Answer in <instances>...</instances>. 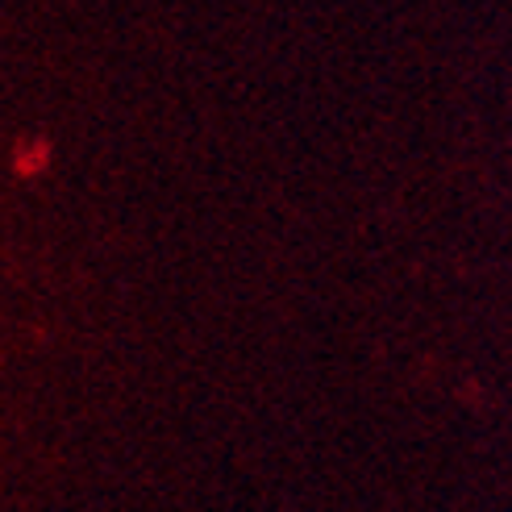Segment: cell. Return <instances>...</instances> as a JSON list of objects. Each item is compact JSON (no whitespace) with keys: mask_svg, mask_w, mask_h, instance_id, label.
<instances>
[{"mask_svg":"<svg viewBox=\"0 0 512 512\" xmlns=\"http://www.w3.org/2000/svg\"><path fill=\"white\" fill-rule=\"evenodd\" d=\"M46 163H50V142H42V138H30L25 146H17V155H13L17 175H38V171H46Z\"/></svg>","mask_w":512,"mask_h":512,"instance_id":"6da1fadb","label":"cell"}]
</instances>
